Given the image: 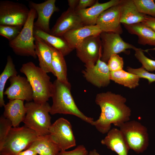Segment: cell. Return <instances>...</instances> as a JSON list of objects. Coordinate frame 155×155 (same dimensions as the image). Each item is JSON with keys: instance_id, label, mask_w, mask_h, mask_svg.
Segmentation results:
<instances>
[{"instance_id": "1", "label": "cell", "mask_w": 155, "mask_h": 155, "mask_svg": "<svg viewBox=\"0 0 155 155\" xmlns=\"http://www.w3.org/2000/svg\"><path fill=\"white\" fill-rule=\"evenodd\" d=\"M126 98L121 95L111 92L98 94L95 102L101 109L100 116L92 125L102 134L111 129V124L119 127L129 121L131 110L125 104Z\"/></svg>"}, {"instance_id": "2", "label": "cell", "mask_w": 155, "mask_h": 155, "mask_svg": "<svg viewBox=\"0 0 155 155\" xmlns=\"http://www.w3.org/2000/svg\"><path fill=\"white\" fill-rule=\"evenodd\" d=\"M71 87L69 82L66 83L57 79L54 81L51 97L53 104L50 113L74 115L92 125L93 119L86 116L78 108L71 94Z\"/></svg>"}, {"instance_id": "3", "label": "cell", "mask_w": 155, "mask_h": 155, "mask_svg": "<svg viewBox=\"0 0 155 155\" xmlns=\"http://www.w3.org/2000/svg\"><path fill=\"white\" fill-rule=\"evenodd\" d=\"M20 71L25 74L31 86L33 101L40 104L47 102L53 90V83L47 73L31 61L23 64Z\"/></svg>"}, {"instance_id": "4", "label": "cell", "mask_w": 155, "mask_h": 155, "mask_svg": "<svg viewBox=\"0 0 155 155\" xmlns=\"http://www.w3.org/2000/svg\"><path fill=\"white\" fill-rule=\"evenodd\" d=\"M26 113L23 121L26 127L35 131L39 136L49 134L51 125L49 113L51 106L47 102L38 103L34 101L26 102L24 104Z\"/></svg>"}, {"instance_id": "5", "label": "cell", "mask_w": 155, "mask_h": 155, "mask_svg": "<svg viewBox=\"0 0 155 155\" xmlns=\"http://www.w3.org/2000/svg\"><path fill=\"white\" fill-rule=\"evenodd\" d=\"M35 131L25 126L12 127L2 146L0 154L18 155L40 137Z\"/></svg>"}, {"instance_id": "6", "label": "cell", "mask_w": 155, "mask_h": 155, "mask_svg": "<svg viewBox=\"0 0 155 155\" xmlns=\"http://www.w3.org/2000/svg\"><path fill=\"white\" fill-rule=\"evenodd\" d=\"M37 13L30 8L28 19L20 33L13 40L9 42V45L14 52L21 56L37 57L35 52L34 23Z\"/></svg>"}, {"instance_id": "7", "label": "cell", "mask_w": 155, "mask_h": 155, "mask_svg": "<svg viewBox=\"0 0 155 155\" xmlns=\"http://www.w3.org/2000/svg\"><path fill=\"white\" fill-rule=\"evenodd\" d=\"M119 127L130 149L137 153L143 152L148 144V137L146 127L139 122H126Z\"/></svg>"}, {"instance_id": "8", "label": "cell", "mask_w": 155, "mask_h": 155, "mask_svg": "<svg viewBox=\"0 0 155 155\" xmlns=\"http://www.w3.org/2000/svg\"><path fill=\"white\" fill-rule=\"evenodd\" d=\"M30 9L24 4L11 1H0V25L23 27Z\"/></svg>"}, {"instance_id": "9", "label": "cell", "mask_w": 155, "mask_h": 155, "mask_svg": "<svg viewBox=\"0 0 155 155\" xmlns=\"http://www.w3.org/2000/svg\"><path fill=\"white\" fill-rule=\"evenodd\" d=\"M49 134L61 151H66L76 145L71 125L64 118L58 119L51 124L49 128Z\"/></svg>"}, {"instance_id": "10", "label": "cell", "mask_w": 155, "mask_h": 155, "mask_svg": "<svg viewBox=\"0 0 155 155\" xmlns=\"http://www.w3.org/2000/svg\"><path fill=\"white\" fill-rule=\"evenodd\" d=\"M100 36L102 49L100 59L106 63L112 55L125 52L127 49L134 50L136 48L132 44L125 42L119 34L102 32Z\"/></svg>"}, {"instance_id": "11", "label": "cell", "mask_w": 155, "mask_h": 155, "mask_svg": "<svg viewBox=\"0 0 155 155\" xmlns=\"http://www.w3.org/2000/svg\"><path fill=\"white\" fill-rule=\"evenodd\" d=\"M75 49L77 57L85 65H95L102 55V42L100 35L87 37Z\"/></svg>"}, {"instance_id": "12", "label": "cell", "mask_w": 155, "mask_h": 155, "mask_svg": "<svg viewBox=\"0 0 155 155\" xmlns=\"http://www.w3.org/2000/svg\"><path fill=\"white\" fill-rule=\"evenodd\" d=\"M101 55L95 65H85L82 71L88 82L99 88L107 86L111 80V71L107 63L101 60Z\"/></svg>"}, {"instance_id": "13", "label": "cell", "mask_w": 155, "mask_h": 155, "mask_svg": "<svg viewBox=\"0 0 155 155\" xmlns=\"http://www.w3.org/2000/svg\"><path fill=\"white\" fill-rule=\"evenodd\" d=\"M56 0H47L40 3L29 2L30 9H34L37 14V19L34 23V28L50 33V20L55 12L59 11L55 5Z\"/></svg>"}, {"instance_id": "14", "label": "cell", "mask_w": 155, "mask_h": 155, "mask_svg": "<svg viewBox=\"0 0 155 155\" xmlns=\"http://www.w3.org/2000/svg\"><path fill=\"white\" fill-rule=\"evenodd\" d=\"M10 85L4 92L9 100L19 99L27 102L33 100V91L26 78L19 75L9 79Z\"/></svg>"}, {"instance_id": "15", "label": "cell", "mask_w": 155, "mask_h": 155, "mask_svg": "<svg viewBox=\"0 0 155 155\" xmlns=\"http://www.w3.org/2000/svg\"><path fill=\"white\" fill-rule=\"evenodd\" d=\"M84 26L77 11L69 7L61 14L51 30L50 34L62 37L67 32Z\"/></svg>"}, {"instance_id": "16", "label": "cell", "mask_w": 155, "mask_h": 155, "mask_svg": "<svg viewBox=\"0 0 155 155\" xmlns=\"http://www.w3.org/2000/svg\"><path fill=\"white\" fill-rule=\"evenodd\" d=\"M119 3L106 10L98 17L96 25L102 32H114L119 34L122 33Z\"/></svg>"}, {"instance_id": "17", "label": "cell", "mask_w": 155, "mask_h": 155, "mask_svg": "<svg viewBox=\"0 0 155 155\" xmlns=\"http://www.w3.org/2000/svg\"><path fill=\"white\" fill-rule=\"evenodd\" d=\"M102 32L96 25L84 26L76 29L69 31L62 37L72 50L77 48L87 37L99 35Z\"/></svg>"}, {"instance_id": "18", "label": "cell", "mask_w": 155, "mask_h": 155, "mask_svg": "<svg viewBox=\"0 0 155 155\" xmlns=\"http://www.w3.org/2000/svg\"><path fill=\"white\" fill-rule=\"evenodd\" d=\"M121 0H111L104 3L98 0L92 6L77 11L84 26L95 25L100 14L104 11L119 4Z\"/></svg>"}, {"instance_id": "19", "label": "cell", "mask_w": 155, "mask_h": 155, "mask_svg": "<svg viewBox=\"0 0 155 155\" xmlns=\"http://www.w3.org/2000/svg\"><path fill=\"white\" fill-rule=\"evenodd\" d=\"M101 143L118 155H127L130 149L121 131L115 128L108 132Z\"/></svg>"}, {"instance_id": "20", "label": "cell", "mask_w": 155, "mask_h": 155, "mask_svg": "<svg viewBox=\"0 0 155 155\" xmlns=\"http://www.w3.org/2000/svg\"><path fill=\"white\" fill-rule=\"evenodd\" d=\"M119 4L121 23L131 25L144 22L146 15L138 11L133 0H121Z\"/></svg>"}, {"instance_id": "21", "label": "cell", "mask_w": 155, "mask_h": 155, "mask_svg": "<svg viewBox=\"0 0 155 155\" xmlns=\"http://www.w3.org/2000/svg\"><path fill=\"white\" fill-rule=\"evenodd\" d=\"M4 107L3 116L11 121L13 127H18L20 123L23 122L26 113L24 101L9 100Z\"/></svg>"}, {"instance_id": "22", "label": "cell", "mask_w": 155, "mask_h": 155, "mask_svg": "<svg viewBox=\"0 0 155 155\" xmlns=\"http://www.w3.org/2000/svg\"><path fill=\"white\" fill-rule=\"evenodd\" d=\"M34 36L36 54L39 67L46 73H51L54 75L52 66V53L50 45L41 38Z\"/></svg>"}, {"instance_id": "23", "label": "cell", "mask_w": 155, "mask_h": 155, "mask_svg": "<svg viewBox=\"0 0 155 155\" xmlns=\"http://www.w3.org/2000/svg\"><path fill=\"white\" fill-rule=\"evenodd\" d=\"M123 24L129 33L138 36L139 44L155 46V32L150 28L142 23Z\"/></svg>"}, {"instance_id": "24", "label": "cell", "mask_w": 155, "mask_h": 155, "mask_svg": "<svg viewBox=\"0 0 155 155\" xmlns=\"http://www.w3.org/2000/svg\"><path fill=\"white\" fill-rule=\"evenodd\" d=\"M28 148L34 150L39 155H58L61 151L49 134L40 136Z\"/></svg>"}, {"instance_id": "25", "label": "cell", "mask_w": 155, "mask_h": 155, "mask_svg": "<svg viewBox=\"0 0 155 155\" xmlns=\"http://www.w3.org/2000/svg\"><path fill=\"white\" fill-rule=\"evenodd\" d=\"M34 34L57 49L64 56L68 55L73 50L62 37L53 36L34 28Z\"/></svg>"}, {"instance_id": "26", "label": "cell", "mask_w": 155, "mask_h": 155, "mask_svg": "<svg viewBox=\"0 0 155 155\" xmlns=\"http://www.w3.org/2000/svg\"><path fill=\"white\" fill-rule=\"evenodd\" d=\"M50 46L52 53V66L54 75L59 80L66 83L69 82L67 78V67L64 56L57 49Z\"/></svg>"}, {"instance_id": "27", "label": "cell", "mask_w": 155, "mask_h": 155, "mask_svg": "<svg viewBox=\"0 0 155 155\" xmlns=\"http://www.w3.org/2000/svg\"><path fill=\"white\" fill-rule=\"evenodd\" d=\"M140 78L137 75L123 69L110 73L111 80L130 89L135 88L139 86Z\"/></svg>"}, {"instance_id": "28", "label": "cell", "mask_w": 155, "mask_h": 155, "mask_svg": "<svg viewBox=\"0 0 155 155\" xmlns=\"http://www.w3.org/2000/svg\"><path fill=\"white\" fill-rule=\"evenodd\" d=\"M18 72L10 55L8 56L5 68L0 75V106H4L5 104L4 100V90L7 80L11 77L17 75Z\"/></svg>"}, {"instance_id": "29", "label": "cell", "mask_w": 155, "mask_h": 155, "mask_svg": "<svg viewBox=\"0 0 155 155\" xmlns=\"http://www.w3.org/2000/svg\"><path fill=\"white\" fill-rule=\"evenodd\" d=\"M138 11L146 15L155 18V3L153 0H133Z\"/></svg>"}, {"instance_id": "30", "label": "cell", "mask_w": 155, "mask_h": 155, "mask_svg": "<svg viewBox=\"0 0 155 155\" xmlns=\"http://www.w3.org/2000/svg\"><path fill=\"white\" fill-rule=\"evenodd\" d=\"M23 27L0 25V35L11 41L18 35Z\"/></svg>"}, {"instance_id": "31", "label": "cell", "mask_w": 155, "mask_h": 155, "mask_svg": "<svg viewBox=\"0 0 155 155\" xmlns=\"http://www.w3.org/2000/svg\"><path fill=\"white\" fill-rule=\"evenodd\" d=\"M134 50L135 57L142 63L145 69L148 71H155V61L147 57L140 49L136 48Z\"/></svg>"}, {"instance_id": "32", "label": "cell", "mask_w": 155, "mask_h": 155, "mask_svg": "<svg viewBox=\"0 0 155 155\" xmlns=\"http://www.w3.org/2000/svg\"><path fill=\"white\" fill-rule=\"evenodd\" d=\"M13 127L12 123L3 116L0 118V148L3 146L9 132Z\"/></svg>"}, {"instance_id": "33", "label": "cell", "mask_w": 155, "mask_h": 155, "mask_svg": "<svg viewBox=\"0 0 155 155\" xmlns=\"http://www.w3.org/2000/svg\"><path fill=\"white\" fill-rule=\"evenodd\" d=\"M126 69L127 72L137 75L140 78L147 79L149 84L155 82V74L149 73L142 66L137 69L128 67Z\"/></svg>"}, {"instance_id": "34", "label": "cell", "mask_w": 155, "mask_h": 155, "mask_svg": "<svg viewBox=\"0 0 155 155\" xmlns=\"http://www.w3.org/2000/svg\"><path fill=\"white\" fill-rule=\"evenodd\" d=\"M107 64L111 72L116 71L123 69V59L118 54L112 55Z\"/></svg>"}, {"instance_id": "35", "label": "cell", "mask_w": 155, "mask_h": 155, "mask_svg": "<svg viewBox=\"0 0 155 155\" xmlns=\"http://www.w3.org/2000/svg\"><path fill=\"white\" fill-rule=\"evenodd\" d=\"M88 153L85 147L82 145H80L71 151H61L58 155H88Z\"/></svg>"}, {"instance_id": "36", "label": "cell", "mask_w": 155, "mask_h": 155, "mask_svg": "<svg viewBox=\"0 0 155 155\" xmlns=\"http://www.w3.org/2000/svg\"><path fill=\"white\" fill-rule=\"evenodd\" d=\"M95 0H79L78 5L75 9L76 11L90 7L96 3Z\"/></svg>"}, {"instance_id": "37", "label": "cell", "mask_w": 155, "mask_h": 155, "mask_svg": "<svg viewBox=\"0 0 155 155\" xmlns=\"http://www.w3.org/2000/svg\"><path fill=\"white\" fill-rule=\"evenodd\" d=\"M142 23L155 32V18L146 15L144 21Z\"/></svg>"}, {"instance_id": "38", "label": "cell", "mask_w": 155, "mask_h": 155, "mask_svg": "<svg viewBox=\"0 0 155 155\" xmlns=\"http://www.w3.org/2000/svg\"><path fill=\"white\" fill-rule=\"evenodd\" d=\"M37 153L34 150L28 148L20 152L18 155H37Z\"/></svg>"}, {"instance_id": "39", "label": "cell", "mask_w": 155, "mask_h": 155, "mask_svg": "<svg viewBox=\"0 0 155 155\" xmlns=\"http://www.w3.org/2000/svg\"><path fill=\"white\" fill-rule=\"evenodd\" d=\"M79 0H68L67 1L69 8L75 10L78 3Z\"/></svg>"}, {"instance_id": "40", "label": "cell", "mask_w": 155, "mask_h": 155, "mask_svg": "<svg viewBox=\"0 0 155 155\" xmlns=\"http://www.w3.org/2000/svg\"><path fill=\"white\" fill-rule=\"evenodd\" d=\"M88 155H100L97 151L95 149H94L90 151L88 153Z\"/></svg>"}, {"instance_id": "41", "label": "cell", "mask_w": 155, "mask_h": 155, "mask_svg": "<svg viewBox=\"0 0 155 155\" xmlns=\"http://www.w3.org/2000/svg\"><path fill=\"white\" fill-rule=\"evenodd\" d=\"M0 155H1V154H0Z\"/></svg>"}]
</instances>
